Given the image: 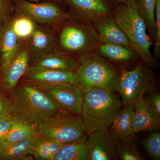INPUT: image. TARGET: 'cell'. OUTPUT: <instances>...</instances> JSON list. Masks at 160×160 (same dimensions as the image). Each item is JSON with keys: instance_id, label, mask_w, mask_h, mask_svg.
Returning a JSON list of instances; mask_svg holds the SVG:
<instances>
[{"instance_id": "obj_1", "label": "cell", "mask_w": 160, "mask_h": 160, "mask_svg": "<svg viewBox=\"0 0 160 160\" xmlns=\"http://www.w3.org/2000/svg\"><path fill=\"white\" fill-rule=\"evenodd\" d=\"M10 115L14 122L37 125L46 116L62 110L47 93L26 82L12 90Z\"/></svg>"}, {"instance_id": "obj_2", "label": "cell", "mask_w": 160, "mask_h": 160, "mask_svg": "<svg viewBox=\"0 0 160 160\" xmlns=\"http://www.w3.org/2000/svg\"><path fill=\"white\" fill-rule=\"evenodd\" d=\"M122 105L115 91L93 89L84 92L81 116L87 134L108 129Z\"/></svg>"}, {"instance_id": "obj_3", "label": "cell", "mask_w": 160, "mask_h": 160, "mask_svg": "<svg viewBox=\"0 0 160 160\" xmlns=\"http://www.w3.org/2000/svg\"><path fill=\"white\" fill-rule=\"evenodd\" d=\"M114 6L115 20L128 38L132 48L147 66L158 68V59L150 52V46L154 43L146 33V24L137 10L125 4Z\"/></svg>"}, {"instance_id": "obj_4", "label": "cell", "mask_w": 160, "mask_h": 160, "mask_svg": "<svg viewBox=\"0 0 160 160\" xmlns=\"http://www.w3.org/2000/svg\"><path fill=\"white\" fill-rule=\"evenodd\" d=\"M76 71V84L83 93L89 89H102L116 91L120 71L96 51L79 58Z\"/></svg>"}, {"instance_id": "obj_5", "label": "cell", "mask_w": 160, "mask_h": 160, "mask_svg": "<svg viewBox=\"0 0 160 160\" xmlns=\"http://www.w3.org/2000/svg\"><path fill=\"white\" fill-rule=\"evenodd\" d=\"M37 126L39 134L63 144L87 138L81 116L64 110L54 112L46 116Z\"/></svg>"}, {"instance_id": "obj_6", "label": "cell", "mask_w": 160, "mask_h": 160, "mask_svg": "<svg viewBox=\"0 0 160 160\" xmlns=\"http://www.w3.org/2000/svg\"><path fill=\"white\" fill-rule=\"evenodd\" d=\"M146 65L140 62L132 70H127L123 67L120 69L117 91L122 97L123 106L132 104L144 97L146 92L151 93L155 90L157 79Z\"/></svg>"}, {"instance_id": "obj_7", "label": "cell", "mask_w": 160, "mask_h": 160, "mask_svg": "<svg viewBox=\"0 0 160 160\" xmlns=\"http://www.w3.org/2000/svg\"><path fill=\"white\" fill-rule=\"evenodd\" d=\"M59 42L62 49L78 54L79 58L96 51L100 43L91 24L84 21L65 26L60 33Z\"/></svg>"}, {"instance_id": "obj_8", "label": "cell", "mask_w": 160, "mask_h": 160, "mask_svg": "<svg viewBox=\"0 0 160 160\" xmlns=\"http://www.w3.org/2000/svg\"><path fill=\"white\" fill-rule=\"evenodd\" d=\"M22 78L24 82L41 89L66 83L76 84L75 71L45 69L32 66H29Z\"/></svg>"}, {"instance_id": "obj_9", "label": "cell", "mask_w": 160, "mask_h": 160, "mask_svg": "<svg viewBox=\"0 0 160 160\" xmlns=\"http://www.w3.org/2000/svg\"><path fill=\"white\" fill-rule=\"evenodd\" d=\"M17 3L20 11L33 22L50 24L70 19L69 15L52 3H33L26 0H17Z\"/></svg>"}, {"instance_id": "obj_10", "label": "cell", "mask_w": 160, "mask_h": 160, "mask_svg": "<svg viewBox=\"0 0 160 160\" xmlns=\"http://www.w3.org/2000/svg\"><path fill=\"white\" fill-rule=\"evenodd\" d=\"M49 95L62 110L81 115L83 93L75 83H66L42 89Z\"/></svg>"}, {"instance_id": "obj_11", "label": "cell", "mask_w": 160, "mask_h": 160, "mask_svg": "<svg viewBox=\"0 0 160 160\" xmlns=\"http://www.w3.org/2000/svg\"><path fill=\"white\" fill-rule=\"evenodd\" d=\"M88 160H117V141L109 129L88 134L86 140Z\"/></svg>"}, {"instance_id": "obj_12", "label": "cell", "mask_w": 160, "mask_h": 160, "mask_svg": "<svg viewBox=\"0 0 160 160\" xmlns=\"http://www.w3.org/2000/svg\"><path fill=\"white\" fill-rule=\"evenodd\" d=\"M81 21L89 22L98 18L113 15L115 6L110 0H65Z\"/></svg>"}, {"instance_id": "obj_13", "label": "cell", "mask_w": 160, "mask_h": 160, "mask_svg": "<svg viewBox=\"0 0 160 160\" xmlns=\"http://www.w3.org/2000/svg\"><path fill=\"white\" fill-rule=\"evenodd\" d=\"M89 22L100 43L131 47L128 38L116 22L113 15L98 18Z\"/></svg>"}, {"instance_id": "obj_14", "label": "cell", "mask_w": 160, "mask_h": 160, "mask_svg": "<svg viewBox=\"0 0 160 160\" xmlns=\"http://www.w3.org/2000/svg\"><path fill=\"white\" fill-rule=\"evenodd\" d=\"M133 115L132 130L135 133L142 131H154L160 129V119L156 117L149 109L147 98L144 97L132 104Z\"/></svg>"}, {"instance_id": "obj_15", "label": "cell", "mask_w": 160, "mask_h": 160, "mask_svg": "<svg viewBox=\"0 0 160 160\" xmlns=\"http://www.w3.org/2000/svg\"><path fill=\"white\" fill-rule=\"evenodd\" d=\"M133 112L132 104H128L124 106L115 117L108 129L116 141L134 139L135 133L132 130Z\"/></svg>"}, {"instance_id": "obj_16", "label": "cell", "mask_w": 160, "mask_h": 160, "mask_svg": "<svg viewBox=\"0 0 160 160\" xmlns=\"http://www.w3.org/2000/svg\"><path fill=\"white\" fill-rule=\"evenodd\" d=\"M31 66L38 68L75 71L78 61L65 52L52 51L32 59Z\"/></svg>"}, {"instance_id": "obj_17", "label": "cell", "mask_w": 160, "mask_h": 160, "mask_svg": "<svg viewBox=\"0 0 160 160\" xmlns=\"http://www.w3.org/2000/svg\"><path fill=\"white\" fill-rule=\"evenodd\" d=\"M29 62V53L27 49H23L17 54L3 74L5 89L9 90L14 89L28 70Z\"/></svg>"}, {"instance_id": "obj_18", "label": "cell", "mask_w": 160, "mask_h": 160, "mask_svg": "<svg viewBox=\"0 0 160 160\" xmlns=\"http://www.w3.org/2000/svg\"><path fill=\"white\" fill-rule=\"evenodd\" d=\"M18 38L9 23L3 29L0 35L1 69L3 74L18 53Z\"/></svg>"}, {"instance_id": "obj_19", "label": "cell", "mask_w": 160, "mask_h": 160, "mask_svg": "<svg viewBox=\"0 0 160 160\" xmlns=\"http://www.w3.org/2000/svg\"><path fill=\"white\" fill-rule=\"evenodd\" d=\"M37 137H31L13 144L1 143L0 160H24L33 155Z\"/></svg>"}, {"instance_id": "obj_20", "label": "cell", "mask_w": 160, "mask_h": 160, "mask_svg": "<svg viewBox=\"0 0 160 160\" xmlns=\"http://www.w3.org/2000/svg\"><path fill=\"white\" fill-rule=\"evenodd\" d=\"M96 51L105 58L117 63L130 62L138 57L131 47L100 43Z\"/></svg>"}, {"instance_id": "obj_21", "label": "cell", "mask_w": 160, "mask_h": 160, "mask_svg": "<svg viewBox=\"0 0 160 160\" xmlns=\"http://www.w3.org/2000/svg\"><path fill=\"white\" fill-rule=\"evenodd\" d=\"M30 37L32 60L53 50L55 46L54 36L44 28L36 26L34 31Z\"/></svg>"}, {"instance_id": "obj_22", "label": "cell", "mask_w": 160, "mask_h": 160, "mask_svg": "<svg viewBox=\"0 0 160 160\" xmlns=\"http://www.w3.org/2000/svg\"><path fill=\"white\" fill-rule=\"evenodd\" d=\"M63 145L51 138L39 133L33 156L38 160H54Z\"/></svg>"}, {"instance_id": "obj_23", "label": "cell", "mask_w": 160, "mask_h": 160, "mask_svg": "<svg viewBox=\"0 0 160 160\" xmlns=\"http://www.w3.org/2000/svg\"><path fill=\"white\" fill-rule=\"evenodd\" d=\"M86 139L64 144L54 160H88Z\"/></svg>"}, {"instance_id": "obj_24", "label": "cell", "mask_w": 160, "mask_h": 160, "mask_svg": "<svg viewBox=\"0 0 160 160\" xmlns=\"http://www.w3.org/2000/svg\"><path fill=\"white\" fill-rule=\"evenodd\" d=\"M157 0H137V11L144 20L152 40L156 35L155 6Z\"/></svg>"}, {"instance_id": "obj_25", "label": "cell", "mask_w": 160, "mask_h": 160, "mask_svg": "<svg viewBox=\"0 0 160 160\" xmlns=\"http://www.w3.org/2000/svg\"><path fill=\"white\" fill-rule=\"evenodd\" d=\"M39 134L37 125L25 123L14 122L5 142L11 144Z\"/></svg>"}, {"instance_id": "obj_26", "label": "cell", "mask_w": 160, "mask_h": 160, "mask_svg": "<svg viewBox=\"0 0 160 160\" xmlns=\"http://www.w3.org/2000/svg\"><path fill=\"white\" fill-rule=\"evenodd\" d=\"M116 149L118 156L122 160H144L138 150L133 139L117 141Z\"/></svg>"}, {"instance_id": "obj_27", "label": "cell", "mask_w": 160, "mask_h": 160, "mask_svg": "<svg viewBox=\"0 0 160 160\" xmlns=\"http://www.w3.org/2000/svg\"><path fill=\"white\" fill-rule=\"evenodd\" d=\"M12 27L18 38H25L31 36L34 31L36 24L28 17L16 19L11 22Z\"/></svg>"}, {"instance_id": "obj_28", "label": "cell", "mask_w": 160, "mask_h": 160, "mask_svg": "<svg viewBox=\"0 0 160 160\" xmlns=\"http://www.w3.org/2000/svg\"><path fill=\"white\" fill-rule=\"evenodd\" d=\"M143 146L148 154L153 159H160V133L154 132L143 141Z\"/></svg>"}, {"instance_id": "obj_29", "label": "cell", "mask_w": 160, "mask_h": 160, "mask_svg": "<svg viewBox=\"0 0 160 160\" xmlns=\"http://www.w3.org/2000/svg\"><path fill=\"white\" fill-rule=\"evenodd\" d=\"M156 35L154 44L155 57L160 58V0H157L155 6Z\"/></svg>"}, {"instance_id": "obj_30", "label": "cell", "mask_w": 160, "mask_h": 160, "mask_svg": "<svg viewBox=\"0 0 160 160\" xmlns=\"http://www.w3.org/2000/svg\"><path fill=\"white\" fill-rule=\"evenodd\" d=\"M13 123L10 114L0 119V144L6 141Z\"/></svg>"}, {"instance_id": "obj_31", "label": "cell", "mask_w": 160, "mask_h": 160, "mask_svg": "<svg viewBox=\"0 0 160 160\" xmlns=\"http://www.w3.org/2000/svg\"><path fill=\"white\" fill-rule=\"evenodd\" d=\"M147 98L149 109L156 117L160 119V95L154 91Z\"/></svg>"}, {"instance_id": "obj_32", "label": "cell", "mask_w": 160, "mask_h": 160, "mask_svg": "<svg viewBox=\"0 0 160 160\" xmlns=\"http://www.w3.org/2000/svg\"><path fill=\"white\" fill-rule=\"evenodd\" d=\"M11 102L3 95L0 94V119L10 114Z\"/></svg>"}, {"instance_id": "obj_33", "label": "cell", "mask_w": 160, "mask_h": 160, "mask_svg": "<svg viewBox=\"0 0 160 160\" xmlns=\"http://www.w3.org/2000/svg\"><path fill=\"white\" fill-rule=\"evenodd\" d=\"M114 5L125 4L137 10V0H110Z\"/></svg>"}, {"instance_id": "obj_34", "label": "cell", "mask_w": 160, "mask_h": 160, "mask_svg": "<svg viewBox=\"0 0 160 160\" xmlns=\"http://www.w3.org/2000/svg\"><path fill=\"white\" fill-rule=\"evenodd\" d=\"M8 0H0V19L2 16Z\"/></svg>"}, {"instance_id": "obj_35", "label": "cell", "mask_w": 160, "mask_h": 160, "mask_svg": "<svg viewBox=\"0 0 160 160\" xmlns=\"http://www.w3.org/2000/svg\"><path fill=\"white\" fill-rule=\"evenodd\" d=\"M31 1H35V2H38L40 1H47V0H30ZM47 1H52L54 2H62L65 1V0H47Z\"/></svg>"}]
</instances>
